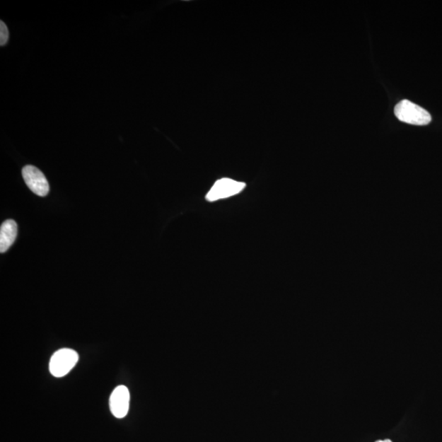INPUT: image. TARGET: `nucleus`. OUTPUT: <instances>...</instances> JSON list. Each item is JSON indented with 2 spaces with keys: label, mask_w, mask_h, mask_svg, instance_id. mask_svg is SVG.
Instances as JSON below:
<instances>
[{
  "label": "nucleus",
  "mask_w": 442,
  "mask_h": 442,
  "mask_svg": "<svg viewBox=\"0 0 442 442\" xmlns=\"http://www.w3.org/2000/svg\"><path fill=\"white\" fill-rule=\"evenodd\" d=\"M79 360V356L76 351L64 348L56 351L52 356L50 362V371L52 376L56 378H62L66 376Z\"/></svg>",
  "instance_id": "obj_2"
},
{
  "label": "nucleus",
  "mask_w": 442,
  "mask_h": 442,
  "mask_svg": "<svg viewBox=\"0 0 442 442\" xmlns=\"http://www.w3.org/2000/svg\"><path fill=\"white\" fill-rule=\"evenodd\" d=\"M129 408V392L126 386H118L113 390L110 397L112 414L117 419L126 417Z\"/></svg>",
  "instance_id": "obj_5"
},
{
  "label": "nucleus",
  "mask_w": 442,
  "mask_h": 442,
  "mask_svg": "<svg viewBox=\"0 0 442 442\" xmlns=\"http://www.w3.org/2000/svg\"><path fill=\"white\" fill-rule=\"evenodd\" d=\"M376 442H392V441L391 440L386 439V440L378 441Z\"/></svg>",
  "instance_id": "obj_8"
},
{
  "label": "nucleus",
  "mask_w": 442,
  "mask_h": 442,
  "mask_svg": "<svg viewBox=\"0 0 442 442\" xmlns=\"http://www.w3.org/2000/svg\"><path fill=\"white\" fill-rule=\"evenodd\" d=\"M25 185L40 197H45L49 194L50 185L45 175L34 165H25L22 170Z\"/></svg>",
  "instance_id": "obj_4"
},
{
  "label": "nucleus",
  "mask_w": 442,
  "mask_h": 442,
  "mask_svg": "<svg viewBox=\"0 0 442 442\" xmlns=\"http://www.w3.org/2000/svg\"><path fill=\"white\" fill-rule=\"evenodd\" d=\"M18 235V225L13 220L5 221L0 228V252H6Z\"/></svg>",
  "instance_id": "obj_6"
},
{
  "label": "nucleus",
  "mask_w": 442,
  "mask_h": 442,
  "mask_svg": "<svg viewBox=\"0 0 442 442\" xmlns=\"http://www.w3.org/2000/svg\"><path fill=\"white\" fill-rule=\"evenodd\" d=\"M394 112L399 121L414 126H426L431 121L428 111L409 100L400 102L395 107Z\"/></svg>",
  "instance_id": "obj_1"
},
{
  "label": "nucleus",
  "mask_w": 442,
  "mask_h": 442,
  "mask_svg": "<svg viewBox=\"0 0 442 442\" xmlns=\"http://www.w3.org/2000/svg\"><path fill=\"white\" fill-rule=\"evenodd\" d=\"M246 188V184L243 182L235 180L223 178L218 180L211 187L209 192L206 195L208 202H216L226 199L228 197L235 196Z\"/></svg>",
  "instance_id": "obj_3"
},
{
  "label": "nucleus",
  "mask_w": 442,
  "mask_h": 442,
  "mask_svg": "<svg viewBox=\"0 0 442 442\" xmlns=\"http://www.w3.org/2000/svg\"><path fill=\"white\" fill-rule=\"evenodd\" d=\"M9 37L7 25L1 21L0 22V45L4 46L7 44Z\"/></svg>",
  "instance_id": "obj_7"
}]
</instances>
